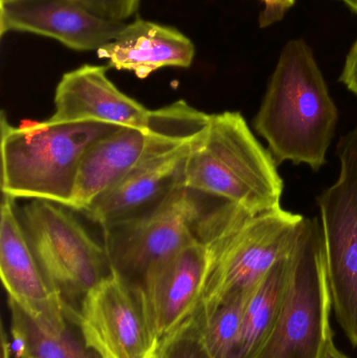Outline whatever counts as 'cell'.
I'll return each mask as SVG.
<instances>
[{"label": "cell", "instance_id": "cell-19", "mask_svg": "<svg viewBox=\"0 0 357 358\" xmlns=\"http://www.w3.org/2000/svg\"><path fill=\"white\" fill-rule=\"evenodd\" d=\"M249 294L228 299L209 310L197 309L196 317L213 358H228L236 342Z\"/></svg>", "mask_w": 357, "mask_h": 358}, {"label": "cell", "instance_id": "cell-26", "mask_svg": "<svg viewBox=\"0 0 357 358\" xmlns=\"http://www.w3.org/2000/svg\"><path fill=\"white\" fill-rule=\"evenodd\" d=\"M341 1H343L352 12L357 14V0H341Z\"/></svg>", "mask_w": 357, "mask_h": 358}, {"label": "cell", "instance_id": "cell-6", "mask_svg": "<svg viewBox=\"0 0 357 358\" xmlns=\"http://www.w3.org/2000/svg\"><path fill=\"white\" fill-rule=\"evenodd\" d=\"M25 239L50 283L58 290L75 322L86 294L110 275V261L66 206L27 200L17 208Z\"/></svg>", "mask_w": 357, "mask_h": 358}, {"label": "cell", "instance_id": "cell-14", "mask_svg": "<svg viewBox=\"0 0 357 358\" xmlns=\"http://www.w3.org/2000/svg\"><path fill=\"white\" fill-rule=\"evenodd\" d=\"M126 22L102 18L77 0H0V33L52 38L78 52H98Z\"/></svg>", "mask_w": 357, "mask_h": 358}, {"label": "cell", "instance_id": "cell-3", "mask_svg": "<svg viewBox=\"0 0 357 358\" xmlns=\"http://www.w3.org/2000/svg\"><path fill=\"white\" fill-rule=\"evenodd\" d=\"M184 187L259 214L282 208L284 185L274 157L242 115L224 111L210 115L189 157Z\"/></svg>", "mask_w": 357, "mask_h": 358}, {"label": "cell", "instance_id": "cell-17", "mask_svg": "<svg viewBox=\"0 0 357 358\" xmlns=\"http://www.w3.org/2000/svg\"><path fill=\"white\" fill-rule=\"evenodd\" d=\"M289 256L281 259L255 288L245 307L236 342L228 358H256L270 338L284 298Z\"/></svg>", "mask_w": 357, "mask_h": 358}, {"label": "cell", "instance_id": "cell-16", "mask_svg": "<svg viewBox=\"0 0 357 358\" xmlns=\"http://www.w3.org/2000/svg\"><path fill=\"white\" fill-rule=\"evenodd\" d=\"M109 67L133 73L138 79L166 67L188 69L195 58L192 40L175 27L138 18L96 52Z\"/></svg>", "mask_w": 357, "mask_h": 358}, {"label": "cell", "instance_id": "cell-15", "mask_svg": "<svg viewBox=\"0 0 357 358\" xmlns=\"http://www.w3.org/2000/svg\"><path fill=\"white\" fill-rule=\"evenodd\" d=\"M57 124L101 123L117 127L149 129L151 110L119 90L107 67L84 64L65 73L54 92Z\"/></svg>", "mask_w": 357, "mask_h": 358}, {"label": "cell", "instance_id": "cell-7", "mask_svg": "<svg viewBox=\"0 0 357 358\" xmlns=\"http://www.w3.org/2000/svg\"><path fill=\"white\" fill-rule=\"evenodd\" d=\"M209 119L180 100L151 110L149 129L119 127L103 136L80 163L69 208L84 212L145 159L198 138Z\"/></svg>", "mask_w": 357, "mask_h": 358}, {"label": "cell", "instance_id": "cell-9", "mask_svg": "<svg viewBox=\"0 0 357 358\" xmlns=\"http://www.w3.org/2000/svg\"><path fill=\"white\" fill-rule=\"evenodd\" d=\"M337 180L319 196L323 248L335 317L357 348V126L337 144Z\"/></svg>", "mask_w": 357, "mask_h": 358}, {"label": "cell", "instance_id": "cell-23", "mask_svg": "<svg viewBox=\"0 0 357 358\" xmlns=\"http://www.w3.org/2000/svg\"><path fill=\"white\" fill-rule=\"evenodd\" d=\"M340 80L350 92L357 96V38L346 57Z\"/></svg>", "mask_w": 357, "mask_h": 358}, {"label": "cell", "instance_id": "cell-4", "mask_svg": "<svg viewBox=\"0 0 357 358\" xmlns=\"http://www.w3.org/2000/svg\"><path fill=\"white\" fill-rule=\"evenodd\" d=\"M1 189L13 199L69 208L80 163L94 143L117 129L101 123L45 120L10 125L1 115Z\"/></svg>", "mask_w": 357, "mask_h": 358}, {"label": "cell", "instance_id": "cell-8", "mask_svg": "<svg viewBox=\"0 0 357 358\" xmlns=\"http://www.w3.org/2000/svg\"><path fill=\"white\" fill-rule=\"evenodd\" d=\"M220 200L180 187L150 212L103 229L111 268L138 285L153 265L196 239L201 219Z\"/></svg>", "mask_w": 357, "mask_h": 358}, {"label": "cell", "instance_id": "cell-25", "mask_svg": "<svg viewBox=\"0 0 357 358\" xmlns=\"http://www.w3.org/2000/svg\"><path fill=\"white\" fill-rule=\"evenodd\" d=\"M1 349H2V358H10L12 355V346L10 343L8 342L6 338V332H4L3 328L1 329Z\"/></svg>", "mask_w": 357, "mask_h": 358}, {"label": "cell", "instance_id": "cell-22", "mask_svg": "<svg viewBox=\"0 0 357 358\" xmlns=\"http://www.w3.org/2000/svg\"><path fill=\"white\" fill-rule=\"evenodd\" d=\"M263 10L260 13L259 27L266 29L270 25L280 22L286 13L293 8L296 0H261Z\"/></svg>", "mask_w": 357, "mask_h": 358}, {"label": "cell", "instance_id": "cell-10", "mask_svg": "<svg viewBox=\"0 0 357 358\" xmlns=\"http://www.w3.org/2000/svg\"><path fill=\"white\" fill-rule=\"evenodd\" d=\"M75 323L100 358H152L159 348L138 287L113 271L86 294Z\"/></svg>", "mask_w": 357, "mask_h": 358}, {"label": "cell", "instance_id": "cell-11", "mask_svg": "<svg viewBox=\"0 0 357 358\" xmlns=\"http://www.w3.org/2000/svg\"><path fill=\"white\" fill-rule=\"evenodd\" d=\"M209 269V248L196 236L188 245L153 265L136 285L159 343L196 310Z\"/></svg>", "mask_w": 357, "mask_h": 358}, {"label": "cell", "instance_id": "cell-1", "mask_svg": "<svg viewBox=\"0 0 357 358\" xmlns=\"http://www.w3.org/2000/svg\"><path fill=\"white\" fill-rule=\"evenodd\" d=\"M339 121L337 106L307 42H287L254 119L277 165L289 161L319 171Z\"/></svg>", "mask_w": 357, "mask_h": 358}, {"label": "cell", "instance_id": "cell-18", "mask_svg": "<svg viewBox=\"0 0 357 358\" xmlns=\"http://www.w3.org/2000/svg\"><path fill=\"white\" fill-rule=\"evenodd\" d=\"M16 358H100L69 332L45 327L8 300Z\"/></svg>", "mask_w": 357, "mask_h": 358}, {"label": "cell", "instance_id": "cell-20", "mask_svg": "<svg viewBox=\"0 0 357 358\" xmlns=\"http://www.w3.org/2000/svg\"><path fill=\"white\" fill-rule=\"evenodd\" d=\"M157 358H213L203 338L201 325L191 315L178 329L159 343Z\"/></svg>", "mask_w": 357, "mask_h": 358}, {"label": "cell", "instance_id": "cell-27", "mask_svg": "<svg viewBox=\"0 0 357 358\" xmlns=\"http://www.w3.org/2000/svg\"><path fill=\"white\" fill-rule=\"evenodd\" d=\"M152 358H157V357H156V353H155L154 357H153Z\"/></svg>", "mask_w": 357, "mask_h": 358}, {"label": "cell", "instance_id": "cell-21", "mask_svg": "<svg viewBox=\"0 0 357 358\" xmlns=\"http://www.w3.org/2000/svg\"><path fill=\"white\" fill-rule=\"evenodd\" d=\"M90 12L102 18L126 22L136 14L142 0H77Z\"/></svg>", "mask_w": 357, "mask_h": 358}, {"label": "cell", "instance_id": "cell-24", "mask_svg": "<svg viewBox=\"0 0 357 358\" xmlns=\"http://www.w3.org/2000/svg\"><path fill=\"white\" fill-rule=\"evenodd\" d=\"M321 358H348L344 353H342L333 342V338L328 341L325 347L324 352H323Z\"/></svg>", "mask_w": 357, "mask_h": 358}, {"label": "cell", "instance_id": "cell-2", "mask_svg": "<svg viewBox=\"0 0 357 358\" xmlns=\"http://www.w3.org/2000/svg\"><path fill=\"white\" fill-rule=\"evenodd\" d=\"M304 217L284 208L251 214L221 200L207 210L197 236L210 250V269L196 309L249 294L281 259L291 254Z\"/></svg>", "mask_w": 357, "mask_h": 358}, {"label": "cell", "instance_id": "cell-13", "mask_svg": "<svg viewBox=\"0 0 357 358\" xmlns=\"http://www.w3.org/2000/svg\"><path fill=\"white\" fill-rule=\"evenodd\" d=\"M201 134L145 159L86 208L84 214L104 229L156 208L184 187L187 164Z\"/></svg>", "mask_w": 357, "mask_h": 358}, {"label": "cell", "instance_id": "cell-12", "mask_svg": "<svg viewBox=\"0 0 357 358\" xmlns=\"http://www.w3.org/2000/svg\"><path fill=\"white\" fill-rule=\"evenodd\" d=\"M17 208L16 200L3 195L0 210V275L8 300L41 325L66 329L68 308L36 260Z\"/></svg>", "mask_w": 357, "mask_h": 358}, {"label": "cell", "instance_id": "cell-5", "mask_svg": "<svg viewBox=\"0 0 357 358\" xmlns=\"http://www.w3.org/2000/svg\"><path fill=\"white\" fill-rule=\"evenodd\" d=\"M333 308L322 231L304 218L289 256L284 298L274 329L256 358H321L333 338Z\"/></svg>", "mask_w": 357, "mask_h": 358}]
</instances>
